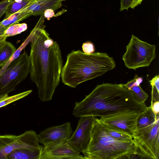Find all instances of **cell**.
<instances>
[{"label":"cell","instance_id":"6da1fadb","mask_svg":"<svg viewBox=\"0 0 159 159\" xmlns=\"http://www.w3.org/2000/svg\"><path fill=\"white\" fill-rule=\"evenodd\" d=\"M31 32L30 75L36 84L39 97L51 100L60 81L63 60L59 46L44 30L43 13Z\"/></svg>","mask_w":159,"mask_h":159},{"label":"cell","instance_id":"7a4b0ae2","mask_svg":"<svg viewBox=\"0 0 159 159\" xmlns=\"http://www.w3.org/2000/svg\"><path fill=\"white\" fill-rule=\"evenodd\" d=\"M147 107L124 84L107 83L98 85L83 100L76 102L72 113L78 118H104L140 113Z\"/></svg>","mask_w":159,"mask_h":159},{"label":"cell","instance_id":"3957f363","mask_svg":"<svg viewBox=\"0 0 159 159\" xmlns=\"http://www.w3.org/2000/svg\"><path fill=\"white\" fill-rule=\"evenodd\" d=\"M116 66L112 57L107 53L87 54L80 50H73L67 56L60 77L65 85L75 88L83 82L102 75Z\"/></svg>","mask_w":159,"mask_h":159},{"label":"cell","instance_id":"277c9868","mask_svg":"<svg viewBox=\"0 0 159 159\" xmlns=\"http://www.w3.org/2000/svg\"><path fill=\"white\" fill-rule=\"evenodd\" d=\"M138 149L134 140L120 141L109 136L103 123L96 118L89 144L82 152L85 159H131L138 155Z\"/></svg>","mask_w":159,"mask_h":159},{"label":"cell","instance_id":"5b68a950","mask_svg":"<svg viewBox=\"0 0 159 159\" xmlns=\"http://www.w3.org/2000/svg\"><path fill=\"white\" fill-rule=\"evenodd\" d=\"M133 139L141 158L159 159V114L151 106L139 116Z\"/></svg>","mask_w":159,"mask_h":159},{"label":"cell","instance_id":"8992f818","mask_svg":"<svg viewBox=\"0 0 159 159\" xmlns=\"http://www.w3.org/2000/svg\"><path fill=\"white\" fill-rule=\"evenodd\" d=\"M30 62L27 52L20 54L0 75V98L8 95L25 80L30 72Z\"/></svg>","mask_w":159,"mask_h":159},{"label":"cell","instance_id":"52a82bcc","mask_svg":"<svg viewBox=\"0 0 159 159\" xmlns=\"http://www.w3.org/2000/svg\"><path fill=\"white\" fill-rule=\"evenodd\" d=\"M156 57L155 45L142 41L132 34L122 59L126 67L136 70L140 67L149 66Z\"/></svg>","mask_w":159,"mask_h":159},{"label":"cell","instance_id":"ba28073f","mask_svg":"<svg viewBox=\"0 0 159 159\" xmlns=\"http://www.w3.org/2000/svg\"><path fill=\"white\" fill-rule=\"evenodd\" d=\"M38 134L32 130L16 135H0V159H7V156L13 151L21 148L42 150L39 143Z\"/></svg>","mask_w":159,"mask_h":159},{"label":"cell","instance_id":"9c48e42d","mask_svg":"<svg viewBox=\"0 0 159 159\" xmlns=\"http://www.w3.org/2000/svg\"><path fill=\"white\" fill-rule=\"evenodd\" d=\"M96 118L93 116L80 117L75 131L67 141L66 143L78 153L82 152L87 147Z\"/></svg>","mask_w":159,"mask_h":159},{"label":"cell","instance_id":"30bf717a","mask_svg":"<svg viewBox=\"0 0 159 159\" xmlns=\"http://www.w3.org/2000/svg\"><path fill=\"white\" fill-rule=\"evenodd\" d=\"M141 113L121 115L99 119L107 128L133 138L136 129L138 118Z\"/></svg>","mask_w":159,"mask_h":159},{"label":"cell","instance_id":"8fae6325","mask_svg":"<svg viewBox=\"0 0 159 159\" xmlns=\"http://www.w3.org/2000/svg\"><path fill=\"white\" fill-rule=\"evenodd\" d=\"M73 132L70 123L51 127L41 131L38 134L39 142L44 146L57 145L66 142Z\"/></svg>","mask_w":159,"mask_h":159},{"label":"cell","instance_id":"7c38bea8","mask_svg":"<svg viewBox=\"0 0 159 159\" xmlns=\"http://www.w3.org/2000/svg\"><path fill=\"white\" fill-rule=\"evenodd\" d=\"M84 159L66 142L43 147L40 159Z\"/></svg>","mask_w":159,"mask_h":159},{"label":"cell","instance_id":"4fadbf2b","mask_svg":"<svg viewBox=\"0 0 159 159\" xmlns=\"http://www.w3.org/2000/svg\"><path fill=\"white\" fill-rule=\"evenodd\" d=\"M143 78L142 77H139L136 75L134 79L124 85L130 90L135 95L138 100L141 102L145 103L147 100L148 95L142 89L140 86V84L142 82Z\"/></svg>","mask_w":159,"mask_h":159},{"label":"cell","instance_id":"5bb4252c","mask_svg":"<svg viewBox=\"0 0 159 159\" xmlns=\"http://www.w3.org/2000/svg\"><path fill=\"white\" fill-rule=\"evenodd\" d=\"M42 151L27 148H20L10 153L7 156V159H40Z\"/></svg>","mask_w":159,"mask_h":159},{"label":"cell","instance_id":"9a60e30c","mask_svg":"<svg viewBox=\"0 0 159 159\" xmlns=\"http://www.w3.org/2000/svg\"><path fill=\"white\" fill-rule=\"evenodd\" d=\"M25 7L12 14L7 18L4 19L0 22V30L16 24L32 16L31 12L28 11Z\"/></svg>","mask_w":159,"mask_h":159},{"label":"cell","instance_id":"2e32d148","mask_svg":"<svg viewBox=\"0 0 159 159\" xmlns=\"http://www.w3.org/2000/svg\"><path fill=\"white\" fill-rule=\"evenodd\" d=\"M60 0H41L40 3L32 11V15L38 16L43 14L48 9L56 11L62 6Z\"/></svg>","mask_w":159,"mask_h":159},{"label":"cell","instance_id":"e0dca14e","mask_svg":"<svg viewBox=\"0 0 159 159\" xmlns=\"http://www.w3.org/2000/svg\"><path fill=\"white\" fill-rule=\"evenodd\" d=\"M16 50V48L11 43L6 41L0 49V67L9 61Z\"/></svg>","mask_w":159,"mask_h":159},{"label":"cell","instance_id":"ac0fdd59","mask_svg":"<svg viewBox=\"0 0 159 159\" xmlns=\"http://www.w3.org/2000/svg\"><path fill=\"white\" fill-rule=\"evenodd\" d=\"M36 0H22L20 2L14 1L9 6L4 19L27 7Z\"/></svg>","mask_w":159,"mask_h":159},{"label":"cell","instance_id":"d6986e66","mask_svg":"<svg viewBox=\"0 0 159 159\" xmlns=\"http://www.w3.org/2000/svg\"><path fill=\"white\" fill-rule=\"evenodd\" d=\"M32 91V90H30L11 96L7 95L0 98V108L25 97Z\"/></svg>","mask_w":159,"mask_h":159},{"label":"cell","instance_id":"ffe728a7","mask_svg":"<svg viewBox=\"0 0 159 159\" xmlns=\"http://www.w3.org/2000/svg\"><path fill=\"white\" fill-rule=\"evenodd\" d=\"M27 29V25L26 23L16 24L7 28L4 31L3 36L7 37L13 36L20 34Z\"/></svg>","mask_w":159,"mask_h":159},{"label":"cell","instance_id":"44dd1931","mask_svg":"<svg viewBox=\"0 0 159 159\" xmlns=\"http://www.w3.org/2000/svg\"><path fill=\"white\" fill-rule=\"evenodd\" d=\"M31 37L32 34L30 33V34L25 40L22 43L20 47L16 50L9 61L3 66L0 67V75L2 73L12 61L17 59L19 56L22 50L25 48L28 43L30 42Z\"/></svg>","mask_w":159,"mask_h":159},{"label":"cell","instance_id":"7402d4cb","mask_svg":"<svg viewBox=\"0 0 159 159\" xmlns=\"http://www.w3.org/2000/svg\"><path fill=\"white\" fill-rule=\"evenodd\" d=\"M104 126L106 133L113 139L124 142H131L133 141V138L130 136L110 129L104 125Z\"/></svg>","mask_w":159,"mask_h":159},{"label":"cell","instance_id":"603a6c76","mask_svg":"<svg viewBox=\"0 0 159 159\" xmlns=\"http://www.w3.org/2000/svg\"><path fill=\"white\" fill-rule=\"evenodd\" d=\"M152 87V100L151 104L153 102L159 101V75H156L149 81Z\"/></svg>","mask_w":159,"mask_h":159},{"label":"cell","instance_id":"cb8c5ba5","mask_svg":"<svg viewBox=\"0 0 159 159\" xmlns=\"http://www.w3.org/2000/svg\"><path fill=\"white\" fill-rule=\"evenodd\" d=\"M14 0H2L0 1V18L6 13L9 6Z\"/></svg>","mask_w":159,"mask_h":159},{"label":"cell","instance_id":"d4e9b609","mask_svg":"<svg viewBox=\"0 0 159 159\" xmlns=\"http://www.w3.org/2000/svg\"><path fill=\"white\" fill-rule=\"evenodd\" d=\"M82 49L83 52L87 54L94 53L95 48L93 44L90 41H87L83 43Z\"/></svg>","mask_w":159,"mask_h":159},{"label":"cell","instance_id":"484cf974","mask_svg":"<svg viewBox=\"0 0 159 159\" xmlns=\"http://www.w3.org/2000/svg\"><path fill=\"white\" fill-rule=\"evenodd\" d=\"M133 0H120V11H122L124 9L128 10L130 7Z\"/></svg>","mask_w":159,"mask_h":159},{"label":"cell","instance_id":"4316f807","mask_svg":"<svg viewBox=\"0 0 159 159\" xmlns=\"http://www.w3.org/2000/svg\"><path fill=\"white\" fill-rule=\"evenodd\" d=\"M43 14L45 18L49 20L50 18L54 16L55 13L54 11L52 9H48L45 11Z\"/></svg>","mask_w":159,"mask_h":159},{"label":"cell","instance_id":"83f0119b","mask_svg":"<svg viewBox=\"0 0 159 159\" xmlns=\"http://www.w3.org/2000/svg\"><path fill=\"white\" fill-rule=\"evenodd\" d=\"M152 111L156 115L159 114V101H155L151 105Z\"/></svg>","mask_w":159,"mask_h":159},{"label":"cell","instance_id":"f1b7e54d","mask_svg":"<svg viewBox=\"0 0 159 159\" xmlns=\"http://www.w3.org/2000/svg\"><path fill=\"white\" fill-rule=\"evenodd\" d=\"M142 1L143 0H133L130 8L134 9L138 5H140Z\"/></svg>","mask_w":159,"mask_h":159},{"label":"cell","instance_id":"f546056e","mask_svg":"<svg viewBox=\"0 0 159 159\" xmlns=\"http://www.w3.org/2000/svg\"><path fill=\"white\" fill-rule=\"evenodd\" d=\"M6 38H5L4 39L0 41V49L5 43L6 41Z\"/></svg>","mask_w":159,"mask_h":159},{"label":"cell","instance_id":"4dcf8cb0","mask_svg":"<svg viewBox=\"0 0 159 159\" xmlns=\"http://www.w3.org/2000/svg\"><path fill=\"white\" fill-rule=\"evenodd\" d=\"M7 37H5L4 36H2L0 37V41L4 39L5 38H7Z\"/></svg>","mask_w":159,"mask_h":159},{"label":"cell","instance_id":"1f68e13d","mask_svg":"<svg viewBox=\"0 0 159 159\" xmlns=\"http://www.w3.org/2000/svg\"><path fill=\"white\" fill-rule=\"evenodd\" d=\"M61 0V1H65V0Z\"/></svg>","mask_w":159,"mask_h":159}]
</instances>
